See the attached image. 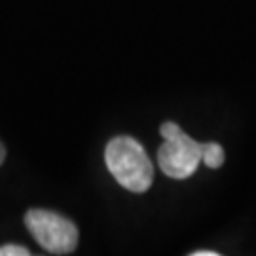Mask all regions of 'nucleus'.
<instances>
[{"mask_svg": "<svg viewBox=\"0 0 256 256\" xmlns=\"http://www.w3.org/2000/svg\"><path fill=\"white\" fill-rule=\"evenodd\" d=\"M104 162L112 176L129 192L142 194L152 186L154 167L135 138L126 135L112 138L104 150Z\"/></svg>", "mask_w": 256, "mask_h": 256, "instance_id": "nucleus-1", "label": "nucleus"}, {"mask_svg": "<svg viewBox=\"0 0 256 256\" xmlns=\"http://www.w3.org/2000/svg\"><path fill=\"white\" fill-rule=\"evenodd\" d=\"M25 224L40 247L52 254H70L78 245V228L74 222L54 210L30 209L25 214Z\"/></svg>", "mask_w": 256, "mask_h": 256, "instance_id": "nucleus-2", "label": "nucleus"}, {"mask_svg": "<svg viewBox=\"0 0 256 256\" xmlns=\"http://www.w3.org/2000/svg\"><path fill=\"white\" fill-rule=\"evenodd\" d=\"M202 162V142L188 137L182 129L165 138L160 152H158V164L167 176L171 178H188Z\"/></svg>", "mask_w": 256, "mask_h": 256, "instance_id": "nucleus-3", "label": "nucleus"}, {"mask_svg": "<svg viewBox=\"0 0 256 256\" xmlns=\"http://www.w3.org/2000/svg\"><path fill=\"white\" fill-rule=\"evenodd\" d=\"M202 160L207 167L216 169L224 164V150L216 142H205L202 144Z\"/></svg>", "mask_w": 256, "mask_h": 256, "instance_id": "nucleus-4", "label": "nucleus"}, {"mask_svg": "<svg viewBox=\"0 0 256 256\" xmlns=\"http://www.w3.org/2000/svg\"><path fill=\"white\" fill-rule=\"evenodd\" d=\"M28 252L25 247H19V245H4L0 247V256H28Z\"/></svg>", "mask_w": 256, "mask_h": 256, "instance_id": "nucleus-5", "label": "nucleus"}, {"mask_svg": "<svg viewBox=\"0 0 256 256\" xmlns=\"http://www.w3.org/2000/svg\"><path fill=\"white\" fill-rule=\"evenodd\" d=\"M178 131H180V128H178L176 124H173V122H165L164 126H162V129H160V133H162L164 138H171L173 135H176Z\"/></svg>", "mask_w": 256, "mask_h": 256, "instance_id": "nucleus-6", "label": "nucleus"}, {"mask_svg": "<svg viewBox=\"0 0 256 256\" xmlns=\"http://www.w3.org/2000/svg\"><path fill=\"white\" fill-rule=\"evenodd\" d=\"M192 256H218L216 250H196L192 252Z\"/></svg>", "mask_w": 256, "mask_h": 256, "instance_id": "nucleus-7", "label": "nucleus"}, {"mask_svg": "<svg viewBox=\"0 0 256 256\" xmlns=\"http://www.w3.org/2000/svg\"><path fill=\"white\" fill-rule=\"evenodd\" d=\"M4 158H6V148H4V144L0 142V165L4 164Z\"/></svg>", "mask_w": 256, "mask_h": 256, "instance_id": "nucleus-8", "label": "nucleus"}]
</instances>
